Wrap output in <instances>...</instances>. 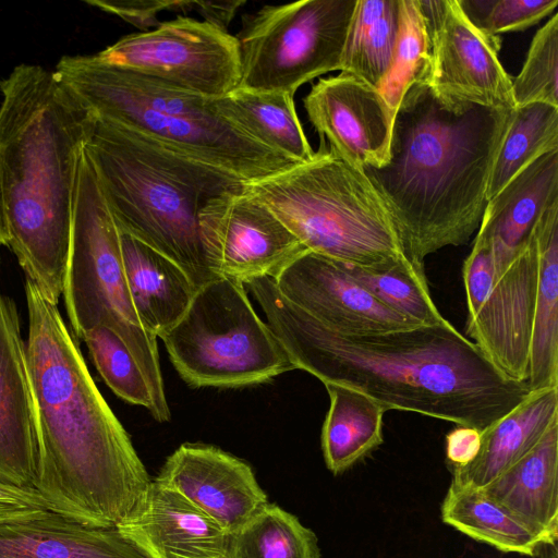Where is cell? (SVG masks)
<instances>
[{
    "label": "cell",
    "mask_w": 558,
    "mask_h": 558,
    "mask_svg": "<svg viewBox=\"0 0 558 558\" xmlns=\"http://www.w3.org/2000/svg\"><path fill=\"white\" fill-rule=\"evenodd\" d=\"M295 368L401 410L481 432L532 391L502 375L448 320L379 333L333 331L282 295L274 277L244 283Z\"/></svg>",
    "instance_id": "6da1fadb"
},
{
    "label": "cell",
    "mask_w": 558,
    "mask_h": 558,
    "mask_svg": "<svg viewBox=\"0 0 558 558\" xmlns=\"http://www.w3.org/2000/svg\"><path fill=\"white\" fill-rule=\"evenodd\" d=\"M26 355L38 416L35 489L50 511L117 527L151 480L98 390L58 304L29 279Z\"/></svg>",
    "instance_id": "7a4b0ae2"
},
{
    "label": "cell",
    "mask_w": 558,
    "mask_h": 558,
    "mask_svg": "<svg viewBox=\"0 0 558 558\" xmlns=\"http://www.w3.org/2000/svg\"><path fill=\"white\" fill-rule=\"evenodd\" d=\"M512 111L446 98L425 83L404 94L388 162L364 172L413 264L424 267L425 257L465 244L478 230Z\"/></svg>",
    "instance_id": "3957f363"
},
{
    "label": "cell",
    "mask_w": 558,
    "mask_h": 558,
    "mask_svg": "<svg viewBox=\"0 0 558 558\" xmlns=\"http://www.w3.org/2000/svg\"><path fill=\"white\" fill-rule=\"evenodd\" d=\"M0 193L8 245L54 304L62 295L82 154L95 114L54 74L22 63L0 81Z\"/></svg>",
    "instance_id": "277c9868"
},
{
    "label": "cell",
    "mask_w": 558,
    "mask_h": 558,
    "mask_svg": "<svg viewBox=\"0 0 558 558\" xmlns=\"http://www.w3.org/2000/svg\"><path fill=\"white\" fill-rule=\"evenodd\" d=\"M85 148L119 230L175 262L197 288L215 279L198 211L208 198L242 182L97 116Z\"/></svg>",
    "instance_id": "5b68a950"
},
{
    "label": "cell",
    "mask_w": 558,
    "mask_h": 558,
    "mask_svg": "<svg viewBox=\"0 0 558 558\" xmlns=\"http://www.w3.org/2000/svg\"><path fill=\"white\" fill-rule=\"evenodd\" d=\"M53 72L95 116L242 183L296 163L225 116L217 98L100 63L92 54L64 56Z\"/></svg>",
    "instance_id": "8992f818"
},
{
    "label": "cell",
    "mask_w": 558,
    "mask_h": 558,
    "mask_svg": "<svg viewBox=\"0 0 558 558\" xmlns=\"http://www.w3.org/2000/svg\"><path fill=\"white\" fill-rule=\"evenodd\" d=\"M241 186L314 253L357 267L407 257L365 172L333 154L325 141L310 160Z\"/></svg>",
    "instance_id": "52a82bcc"
},
{
    "label": "cell",
    "mask_w": 558,
    "mask_h": 558,
    "mask_svg": "<svg viewBox=\"0 0 558 558\" xmlns=\"http://www.w3.org/2000/svg\"><path fill=\"white\" fill-rule=\"evenodd\" d=\"M62 295L72 335L112 329L135 357L150 386L158 422L170 420L157 337L141 324L125 277L120 230L84 147L76 182L72 233Z\"/></svg>",
    "instance_id": "ba28073f"
},
{
    "label": "cell",
    "mask_w": 558,
    "mask_h": 558,
    "mask_svg": "<svg viewBox=\"0 0 558 558\" xmlns=\"http://www.w3.org/2000/svg\"><path fill=\"white\" fill-rule=\"evenodd\" d=\"M180 376L194 387H241L295 369L242 282L201 286L180 320L159 336Z\"/></svg>",
    "instance_id": "9c48e42d"
},
{
    "label": "cell",
    "mask_w": 558,
    "mask_h": 558,
    "mask_svg": "<svg viewBox=\"0 0 558 558\" xmlns=\"http://www.w3.org/2000/svg\"><path fill=\"white\" fill-rule=\"evenodd\" d=\"M356 2L302 0L244 15L235 35L238 87L294 95L301 85L340 70Z\"/></svg>",
    "instance_id": "30bf717a"
},
{
    "label": "cell",
    "mask_w": 558,
    "mask_h": 558,
    "mask_svg": "<svg viewBox=\"0 0 558 558\" xmlns=\"http://www.w3.org/2000/svg\"><path fill=\"white\" fill-rule=\"evenodd\" d=\"M536 274L534 230L527 246L501 266L493 265L488 245L475 239L462 267L465 333L502 375L518 383L529 380Z\"/></svg>",
    "instance_id": "8fae6325"
},
{
    "label": "cell",
    "mask_w": 558,
    "mask_h": 558,
    "mask_svg": "<svg viewBox=\"0 0 558 558\" xmlns=\"http://www.w3.org/2000/svg\"><path fill=\"white\" fill-rule=\"evenodd\" d=\"M92 56L100 63L209 98L223 97L240 83L235 36L182 15L148 32L123 36Z\"/></svg>",
    "instance_id": "7c38bea8"
},
{
    "label": "cell",
    "mask_w": 558,
    "mask_h": 558,
    "mask_svg": "<svg viewBox=\"0 0 558 558\" xmlns=\"http://www.w3.org/2000/svg\"><path fill=\"white\" fill-rule=\"evenodd\" d=\"M205 259L216 278L243 284L276 275L307 248L241 184L208 198L197 216Z\"/></svg>",
    "instance_id": "4fadbf2b"
},
{
    "label": "cell",
    "mask_w": 558,
    "mask_h": 558,
    "mask_svg": "<svg viewBox=\"0 0 558 558\" xmlns=\"http://www.w3.org/2000/svg\"><path fill=\"white\" fill-rule=\"evenodd\" d=\"M432 43L427 85L439 96L513 110L512 80L502 68L501 40L473 26L457 0H417Z\"/></svg>",
    "instance_id": "5bb4252c"
},
{
    "label": "cell",
    "mask_w": 558,
    "mask_h": 558,
    "mask_svg": "<svg viewBox=\"0 0 558 558\" xmlns=\"http://www.w3.org/2000/svg\"><path fill=\"white\" fill-rule=\"evenodd\" d=\"M274 279L291 303L343 335L421 326L379 302L347 274L341 263L310 250L288 263Z\"/></svg>",
    "instance_id": "9a60e30c"
},
{
    "label": "cell",
    "mask_w": 558,
    "mask_h": 558,
    "mask_svg": "<svg viewBox=\"0 0 558 558\" xmlns=\"http://www.w3.org/2000/svg\"><path fill=\"white\" fill-rule=\"evenodd\" d=\"M303 105L333 154L363 171L388 162L396 112L376 88L340 72L314 84Z\"/></svg>",
    "instance_id": "2e32d148"
},
{
    "label": "cell",
    "mask_w": 558,
    "mask_h": 558,
    "mask_svg": "<svg viewBox=\"0 0 558 558\" xmlns=\"http://www.w3.org/2000/svg\"><path fill=\"white\" fill-rule=\"evenodd\" d=\"M156 480L180 493L230 534L268 504L252 468L209 445H181L168 457Z\"/></svg>",
    "instance_id": "e0dca14e"
},
{
    "label": "cell",
    "mask_w": 558,
    "mask_h": 558,
    "mask_svg": "<svg viewBox=\"0 0 558 558\" xmlns=\"http://www.w3.org/2000/svg\"><path fill=\"white\" fill-rule=\"evenodd\" d=\"M38 416L15 303L0 293V482L35 489Z\"/></svg>",
    "instance_id": "ac0fdd59"
},
{
    "label": "cell",
    "mask_w": 558,
    "mask_h": 558,
    "mask_svg": "<svg viewBox=\"0 0 558 558\" xmlns=\"http://www.w3.org/2000/svg\"><path fill=\"white\" fill-rule=\"evenodd\" d=\"M117 529L148 558H228L230 533L156 478Z\"/></svg>",
    "instance_id": "d6986e66"
},
{
    "label": "cell",
    "mask_w": 558,
    "mask_h": 558,
    "mask_svg": "<svg viewBox=\"0 0 558 558\" xmlns=\"http://www.w3.org/2000/svg\"><path fill=\"white\" fill-rule=\"evenodd\" d=\"M558 201V150L519 172L485 207L475 239L488 245L493 264L505 265L531 241L543 213Z\"/></svg>",
    "instance_id": "ffe728a7"
},
{
    "label": "cell",
    "mask_w": 558,
    "mask_h": 558,
    "mask_svg": "<svg viewBox=\"0 0 558 558\" xmlns=\"http://www.w3.org/2000/svg\"><path fill=\"white\" fill-rule=\"evenodd\" d=\"M0 558H148L117 527L84 524L53 511L0 523Z\"/></svg>",
    "instance_id": "44dd1931"
},
{
    "label": "cell",
    "mask_w": 558,
    "mask_h": 558,
    "mask_svg": "<svg viewBox=\"0 0 558 558\" xmlns=\"http://www.w3.org/2000/svg\"><path fill=\"white\" fill-rule=\"evenodd\" d=\"M546 544L558 541V422L521 459L480 488Z\"/></svg>",
    "instance_id": "7402d4cb"
},
{
    "label": "cell",
    "mask_w": 558,
    "mask_h": 558,
    "mask_svg": "<svg viewBox=\"0 0 558 558\" xmlns=\"http://www.w3.org/2000/svg\"><path fill=\"white\" fill-rule=\"evenodd\" d=\"M131 299L143 327L153 336L173 327L189 308L197 287L172 259L120 230Z\"/></svg>",
    "instance_id": "603a6c76"
},
{
    "label": "cell",
    "mask_w": 558,
    "mask_h": 558,
    "mask_svg": "<svg viewBox=\"0 0 558 558\" xmlns=\"http://www.w3.org/2000/svg\"><path fill=\"white\" fill-rule=\"evenodd\" d=\"M558 422V387L532 390L508 414L481 433L476 458L464 468H452L451 482L483 488L526 454Z\"/></svg>",
    "instance_id": "cb8c5ba5"
},
{
    "label": "cell",
    "mask_w": 558,
    "mask_h": 558,
    "mask_svg": "<svg viewBox=\"0 0 558 558\" xmlns=\"http://www.w3.org/2000/svg\"><path fill=\"white\" fill-rule=\"evenodd\" d=\"M536 291L529 353L531 390L558 387V201L535 228Z\"/></svg>",
    "instance_id": "d4e9b609"
},
{
    "label": "cell",
    "mask_w": 558,
    "mask_h": 558,
    "mask_svg": "<svg viewBox=\"0 0 558 558\" xmlns=\"http://www.w3.org/2000/svg\"><path fill=\"white\" fill-rule=\"evenodd\" d=\"M324 385L330 404L322 428V449L326 466L337 475L383 444L386 411L357 390L337 384Z\"/></svg>",
    "instance_id": "484cf974"
},
{
    "label": "cell",
    "mask_w": 558,
    "mask_h": 558,
    "mask_svg": "<svg viewBox=\"0 0 558 558\" xmlns=\"http://www.w3.org/2000/svg\"><path fill=\"white\" fill-rule=\"evenodd\" d=\"M294 95L236 87L217 98L219 110L253 137L294 162L310 160L315 151L299 120Z\"/></svg>",
    "instance_id": "4316f807"
},
{
    "label": "cell",
    "mask_w": 558,
    "mask_h": 558,
    "mask_svg": "<svg viewBox=\"0 0 558 558\" xmlns=\"http://www.w3.org/2000/svg\"><path fill=\"white\" fill-rule=\"evenodd\" d=\"M440 517L445 524L502 553L536 557L546 544L480 488L451 482L440 507Z\"/></svg>",
    "instance_id": "83f0119b"
},
{
    "label": "cell",
    "mask_w": 558,
    "mask_h": 558,
    "mask_svg": "<svg viewBox=\"0 0 558 558\" xmlns=\"http://www.w3.org/2000/svg\"><path fill=\"white\" fill-rule=\"evenodd\" d=\"M400 0H357L340 71L377 89L388 71L396 45Z\"/></svg>",
    "instance_id": "f1b7e54d"
},
{
    "label": "cell",
    "mask_w": 558,
    "mask_h": 558,
    "mask_svg": "<svg viewBox=\"0 0 558 558\" xmlns=\"http://www.w3.org/2000/svg\"><path fill=\"white\" fill-rule=\"evenodd\" d=\"M558 150V108L545 104L515 107L498 149L487 201L539 157Z\"/></svg>",
    "instance_id": "f546056e"
},
{
    "label": "cell",
    "mask_w": 558,
    "mask_h": 558,
    "mask_svg": "<svg viewBox=\"0 0 558 558\" xmlns=\"http://www.w3.org/2000/svg\"><path fill=\"white\" fill-rule=\"evenodd\" d=\"M228 558H320V549L311 529L268 502L230 534Z\"/></svg>",
    "instance_id": "4dcf8cb0"
},
{
    "label": "cell",
    "mask_w": 558,
    "mask_h": 558,
    "mask_svg": "<svg viewBox=\"0 0 558 558\" xmlns=\"http://www.w3.org/2000/svg\"><path fill=\"white\" fill-rule=\"evenodd\" d=\"M342 267L354 281L395 312L421 325H438L447 320L430 295L424 267L407 257L375 267L345 264Z\"/></svg>",
    "instance_id": "1f68e13d"
},
{
    "label": "cell",
    "mask_w": 558,
    "mask_h": 558,
    "mask_svg": "<svg viewBox=\"0 0 558 558\" xmlns=\"http://www.w3.org/2000/svg\"><path fill=\"white\" fill-rule=\"evenodd\" d=\"M432 71L429 32L417 0H400L399 26L390 64L377 92L397 112L408 89L428 83Z\"/></svg>",
    "instance_id": "d6a6232c"
},
{
    "label": "cell",
    "mask_w": 558,
    "mask_h": 558,
    "mask_svg": "<svg viewBox=\"0 0 558 558\" xmlns=\"http://www.w3.org/2000/svg\"><path fill=\"white\" fill-rule=\"evenodd\" d=\"M102 379L121 399L146 408L158 421V409L142 368L123 340L110 328L97 326L82 339Z\"/></svg>",
    "instance_id": "836d02e7"
},
{
    "label": "cell",
    "mask_w": 558,
    "mask_h": 558,
    "mask_svg": "<svg viewBox=\"0 0 558 558\" xmlns=\"http://www.w3.org/2000/svg\"><path fill=\"white\" fill-rule=\"evenodd\" d=\"M515 107L545 104L558 108V14L534 35L525 62L512 80Z\"/></svg>",
    "instance_id": "e575fe53"
},
{
    "label": "cell",
    "mask_w": 558,
    "mask_h": 558,
    "mask_svg": "<svg viewBox=\"0 0 558 558\" xmlns=\"http://www.w3.org/2000/svg\"><path fill=\"white\" fill-rule=\"evenodd\" d=\"M557 5L558 0H489L478 29L489 37L524 31L548 16Z\"/></svg>",
    "instance_id": "d590c367"
},
{
    "label": "cell",
    "mask_w": 558,
    "mask_h": 558,
    "mask_svg": "<svg viewBox=\"0 0 558 558\" xmlns=\"http://www.w3.org/2000/svg\"><path fill=\"white\" fill-rule=\"evenodd\" d=\"M85 3L122 19L141 32H148L160 24L159 13L165 11L191 12L194 11L195 1L85 0Z\"/></svg>",
    "instance_id": "8d00e7d4"
},
{
    "label": "cell",
    "mask_w": 558,
    "mask_h": 558,
    "mask_svg": "<svg viewBox=\"0 0 558 558\" xmlns=\"http://www.w3.org/2000/svg\"><path fill=\"white\" fill-rule=\"evenodd\" d=\"M50 511L43 496L32 488L0 482V523L26 520Z\"/></svg>",
    "instance_id": "74e56055"
},
{
    "label": "cell",
    "mask_w": 558,
    "mask_h": 558,
    "mask_svg": "<svg viewBox=\"0 0 558 558\" xmlns=\"http://www.w3.org/2000/svg\"><path fill=\"white\" fill-rule=\"evenodd\" d=\"M481 430L457 425L446 436V457L452 468H464L477 456L481 448Z\"/></svg>",
    "instance_id": "f35d334b"
},
{
    "label": "cell",
    "mask_w": 558,
    "mask_h": 558,
    "mask_svg": "<svg viewBox=\"0 0 558 558\" xmlns=\"http://www.w3.org/2000/svg\"><path fill=\"white\" fill-rule=\"evenodd\" d=\"M245 1H195L194 11L204 17V21L214 24L222 29L228 25Z\"/></svg>",
    "instance_id": "ab89813d"
},
{
    "label": "cell",
    "mask_w": 558,
    "mask_h": 558,
    "mask_svg": "<svg viewBox=\"0 0 558 558\" xmlns=\"http://www.w3.org/2000/svg\"><path fill=\"white\" fill-rule=\"evenodd\" d=\"M9 241V234H8V228H7V221H5V215L0 193V247L2 245H8Z\"/></svg>",
    "instance_id": "60d3db41"
},
{
    "label": "cell",
    "mask_w": 558,
    "mask_h": 558,
    "mask_svg": "<svg viewBox=\"0 0 558 558\" xmlns=\"http://www.w3.org/2000/svg\"><path fill=\"white\" fill-rule=\"evenodd\" d=\"M536 558H558V546L557 543L554 544H544L537 555Z\"/></svg>",
    "instance_id": "b9f144b4"
}]
</instances>
